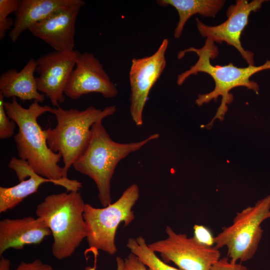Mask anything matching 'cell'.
Returning a JSON list of instances; mask_svg holds the SVG:
<instances>
[{"label":"cell","mask_w":270,"mask_h":270,"mask_svg":"<svg viewBox=\"0 0 270 270\" xmlns=\"http://www.w3.org/2000/svg\"><path fill=\"white\" fill-rule=\"evenodd\" d=\"M190 52L196 53L198 56V60L188 70L178 76L177 84H182L192 75L200 72H204L209 74L214 80V88L208 94H199L196 100V103L200 106L212 100H216L219 96L222 97L221 104L217 112L212 121L206 126L207 127L212 126L216 119H224L228 110L227 105L233 99L232 94L230 93V90L236 87L244 86L258 92L259 86L256 82L250 80V77L259 72L270 69V60H266L260 66H248L246 68L237 67L232 63L225 66H214L211 64L210 60L216 57L218 50L214 42L208 38H206L204 46L201 48L190 47L179 52L178 58L181 59L186 53Z\"/></svg>","instance_id":"cell-1"},{"label":"cell","mask_w":270,"mask_h":270,"mask_svg":"<svg viewBox=\"0 0 270 270\" xmlns=\"http://www.w3.org/2000/svg\"><path fill=\"white\" fill-rule=\"evenodd\" d=\"M4 108L8 117L18 126L14 140L18 157L28 162L39 175L53 180H60L66 176L63 167L58 165L62 156L48 146L44 130L38 119L46 112H52V108L42 106L34 101L28 108L22 106L16 98L4 102Z\"/></svg>","instance_id":"cell-2"},{"label":"cell","mask_w":270,"mask_h":270,"mask_svg":"<svg viewBox=\"0 0 270 270\" xmlns=\"http://www.w3.org/2000/svg\"><path fill=\"white\" fill-rule=\"evenodd\" d=\"M159 137L158 134H154L139 142L118 143L110 138L102 122H97L92 127V136L86 148L72 166L94 181L100 204L103 207L112 204L111 180L118 163Z\"/></svg>","instance_id":"cell-3"},{"label":"cell","mask_w":270,"mask_h":270,"mask_svg":"<svg viewBox=\"0 0 270 270\" xmlns=\"http://www.w3.org/2000/svg\"><path fill=\"white\" fill-rule=\"evenodd\" d=\"M85 204L78 191L48 195L38 205L36 214L52 232V252L57 260L72 256L86 238Z\"/></svg>","instance_id":"cell-4"},{"label":"cell","mask_w":270,"mask_h":270,"mask_svg":"<svg viewBox=\"0 0 270 270\" xmlns=\"http://www.w3.org/2000/svg\"><path fill=\"white\" fill-rule=\"evenodd\" d=\"M116 111L115 106L103 110L89 106L82 110H66L60 106L52 108L51 113L56 116V125L54 128L49 127L44 130L48 147L62 156L66 176L70 168L86 148L92 125L102 122Z\"/></svg>","instance_id":"cell-5"},{"label":"cell","mask_w":270,"mask_h":270,"mask_svg":"<svg viewBox=\"0 0 270 270\" xmlns=\"http://www.w3.org/2000/svg\"><path fill=\"white\" fill-rule=\"evenodd\" d=\"M140 197L139 188L128 186L114 202L97 208L86 204L84 217L86 228V240L92 252L102 250L113 255L117 252L116 235L119 225H129L134 219L132 210Z\"/></svg>","instance_id":"cell-6"},{"label":"cell","mask_w":270,"mask_h":270,"mask_svg":"<svg viewBox=\"0 0 270 270\" xmlns=\"http://www.w3.org/2000/svg\"><path fill=\"white\" fill-rule=\"evenodd\" d=\"M270 218V194L236 213L232 224L214 236V246L226 247L233 262L248 261L254 256L260 242L262 223Z\"/></svg>","instance_id":"cell-7"},{"label":"cell","mask_w":270,"mask_h":270,"mask_svg":"<svg viewBox=\"0 0 270 270\" xmlns=\"http://www.w3.org/2000/svg\"><path fill=\"white\" fill-rule=\"evenodd\" d=\"M167 237L148 244L154 252L160 254L164 262H172L180 270H210L220 258V249L200 244L194 237L176 232L166 226Z\"/></svg>","instance_id":"cell-8"},{"label":"cell","mask_w":270,"mask_h":270,"mask_svg":"<svg viewBox=\"0 0 270 270\" xmlns=\"http://www.w3.org/2000/svg\"><path fill=\"white\" fill-rule=\"evenodd\" d=\"M168 44V40L164 38L152 55L132 60L129 72L130 114L138 126L143 124V111L148 94L166 67Z\"/></svg>","instance_id":"cell-9"},{"label":"cell","mask_w":270,"mask_h":270,"mask_svg":"<svg viewBox=\"0 0 270 270\" xmlns=\"http://www.w3.org/2000/svg\"><path fill=\"white\" fill-rule=\"evenodd\" d=\"M267 0H237L236 4L230 6L226 10L227 19L219 25H206L198 18H196V26L200 34L214 42H226L234 46L240 53L248 66H254V54L245 50L240 42V36L248 22L250 13L260 9L262 4Z\"/></svg>","instance_id":"cell-10"},{"label":"cell","mask_w":270,"mask_h":270,"mask_svg":"<svg viewBox=\"0 0 270 270\" xmlns=\"http://www.w3.org/2000/svg\"><path fill=\"white\" fill-rule=\"evenodd\" d=\"M76 50L54 51L36 60L38 90L44 94L54 107L65 100V90L75 67Z\"/></svg>","instance_id":"cell-11"},{"label":"cell","mask_w":270,"mask_h":270,"mask_svg":"<svg viewBox=\"0 0 270 270\" xmlns=\"http://www.w3.org/2000/svg\"><path fill=\"white\" fill-rule=\"evenodd\" d=\"M92 92L99 93L105 98H111L118 95V90L94 54L76 50L75 67L64 94L75 100Z\"/></svg>","instance_id":"cell-12"},{"label":"cell","mask_w":270,"mask_h":270,"mask_svg":"<svg viewBox=\"0 0 270 270\" xmlns=\"http://www.w3.org/2000/svg\"><path fill=\"white\" fill-rule=\"evenodd\" d=\"M8 167L16 172L20 183L10 187H0V213L15 208L44 183L62 186L70 192H78L82 188V184L76 180L67 178L56 180L44 178L36 173L27 162L16 157L10 159Z\"/></svg>","instance_id":"cell-13"},{"label":"cell","mask_w":270,"mask_h":270,"mask_svg":"<svg viewBox=\"0 0 270 270\" xmlns=\"http://www.w3.org/2000/svg\"><path fill=\"white\" fill-rule=\"evenodd\" d=\"M85 4L58 10L44 20L32 24L28 30L56 52L72 51L75 46L76 22Z\"/></svg>","instance_id":"cell-14"},{"label":"cell","mask_w":270,"mask_h":270,"mask_svg":"<svg viewBox=\"0 0 270 270\" xmlns=\"http://www.w3.org/2000/svg\"><path fill=\"white\" fill-rule=\"evenodd\" d=\"M51 234L40 218H4L0 221V256L10 248L20 250L26 245L40 244Z\"/></svg>","instance_id":"cell-15"},{"label":"cell","mask_w":270,"mask_h":270,"mask_svg":"<svg viewBox=\"0 0 270 270\" xmlns=\"http://www.w3.org/2000/svg\"><path fill=\"white\" fill-rule=\"evenodd\" d=\"M80 4H85V2L82 0H19L9 38L16 42L21 34L32 24L58 10Z\"/></svg>","instance_id":"cell-16"},{"label":"cell","mask_w":270,"mask_h":270,"mask_svg":"<svg viewBox=\"0 0 270 270\" xmlns=\"http://www.w3.org/2000/svg\"><path fill=\"white\" fill-rule=\"evenodd\" d=\"M36 60H30L20 71L10 69L0 76V94L4 98H18L22 100L42 102L46 98L38 89L36 77Z\"/></svg>","instance_id":"cell-17"},{"label":"cell","mask_w":270,"mask_h":270,"mask_svg":"<svg viewBox=\"0 0 270 270\" xmlns=\"http://www.w3.org/2000/svg\"><path fill=\"white\" fill-rule=\"evenodd\" d=\"M160 6L174 7L178 12L179 20L174 30V36L179 38L188 20L196 14L214 17L224 6V0H158Z\"/></svg>","instance_id":"cell-18"},{"label":"cell","mask_w":270,"mask_h":270,"mask_svg":"<svg viewBox=\"0 0 270 270\" xmlns=\"http://www.w3.org/2000/svg\"><path fill=\"white\" fill-rule=\"evenodd\" d=\"M126 246L131 253L136 256L139 260L148 268V270H180L168 264L160 259L146 244L142 236L136 238H130Z\"/></svg>","instance_id":"cell-19"},{"label":"cell","mask_w":270,"mask_h":270,"mask_svg":"<svg viewBox=\"0 0 270 270\" xmlns=\"http://www.w3.org/2000/svg\"><path fill=\"white\" fill-rule=\"evenodd\" d=\"M19 0H0V40H3L7 31L14 24V21L8 16L16 12Z\"/></svg>","instance_id":"cell-20"},{"label":"cell","mask_w":270,"mask_h":270,"mask_svg":"<svg viewBox=\"0 0 270 270\" xmlns=\"http://www.w3.org/2000/svg\"><path fill=\"white\" fill-rule=\"evenodd\" d=\"M4 104V97L0 94V138L2 140L14 136L16 124L8 116Z\"/></svg>","instance_id":"cell-21"},{"label":"cell","mask_w":270,"mask_h":270,"mask_svg":"<svg viewBox=\"0 0 270 270\" xmlns=\"http://www.w3.org/2000/svg\"><path fill=\"white\" fill-rule=\"evenodd\" d=\"M194 238L199 242L208 246H214V236L211 231L206 226L195 224L194 227Z\"/></svg>","instance_id":"cell-22"},{"label":"cell","mask_w":270,"mask_h":270,"mask_svg":"<svg viewBox=\"0 0 270 270\" xmlns=\"http://www.w3.org/2000/svg\"><path fill=\"white\" fill-rule=\"evenodd\" d=\"M210 270H250L248 267L238 262L231 261L228 257L220 258Z\"/></svg>","instance_id":"cell-23"},{"label":"cell","mask_w":270,"mask_h":270,"mask_svg":"<svg viewBox=\"0 0 270 270\" xmlns=\"http://www.w3.org/2000/svg\"><path fill=\"white\" fill-rule=\"evenodd\" d=\"M15 270H55L53 267L43 262L40 259H36L32 262H21Z\"/></svg>","instance_id":"cell-24"},{"label":"cell","mask_w":270,"mask_h":270,"mask_svg":"<svg viewBox=\"0 0 270 270\" xmlns=\"http://www.w3.org/2000/svg\"><path fill=\"white\" fill-rule=\"evenodd\" d=\"M124 260L126 270H147L146 266L132 253Z\"/></svg>","instance_id":"cell-25"},{"label":"cell","mask_w":270,"mask_h":270,"mask_svg":"<svg viewBox=\"0 0 270 270\" xmlns=\"http://www.w3.org/2000/svg\"><path fill=\"white\" fill-rule=\"evenodd\" d=\"M98 254H94L95 256V261L94 264L93 266H88L85 268V270H96V258ZM116 270H125V264H124V260L120 256H118L116 258Z\"/></svg>","instance_id":"cell-26"},{"label":"cell","mask_w":270,"mask_h":270,"mask_svg":"<svg viewBox=\"0 0 270 270\" xmlns=\"http://www.w3.org/2000/svg\"><path fill=\"white\" fill-rule=\"evenodd\" d=\"M10 260L2 256L0 260V270H10Z\"/></svg>","instance_id":"cell-27"}]
</instances>
